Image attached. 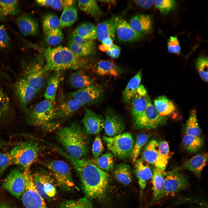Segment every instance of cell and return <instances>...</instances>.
I'll list each match as a JSON object with an SVG mask.
<instances>
[{"instance_id": "1", "label": "cell", "mask_w": 208, "mask_h": 208, "mask_svg": "<svg viewBox=\"0 0 208 208\" xmlns=\"http://www.w3.org/2000/svg\"><path fill=\"white\" fill-rule=\"evenodd\" d=\"M53 148L62 155L72 164L79 176L82 189L90 199H100L106 194L109 175L98 167L91 161L84 158L77 159L69 155L63 150L55 145Z\"/></svg>"}, {"instance_id": "2", "label": "cell", "mask_w": 208, "mask_h": 208, "mask_svg": "<svg viewBox=\"0 0 208 208\" xmlns=\"http://www.w3.org/2000/svg\"><path fill=\"white\" fill-rule=\"evenodd\" d=\"M86 131L76 123L60 130L57 134L58 141L70 156L77 159L83 158L88 149Z\"/></svg>"}, {"instance_id": "3", "label": "cell", "mask_w": 208, "mask_h": 208, "mask_svg": "<svg viewBox=\"0 0 208 208\" xmlns=\"http://www.w3.org/2000/svg\"><path fill=\"white\" fill-rule=\"evenodd\" d=\"M44 55L46 60L44 69L47 72L80 69L88 64V61L82 57L76 56L68 47L62 46L46 49Z\"/></svg>"}, {"instance_id": "4", "label": "cell", "mask_w": 208, "mask_h": 208, "mask_svg": "<svg viewBox=\"0 0 208 208\" xmlns=\"http://www.w3.org/2000/svg\"><path fill=\"white\" fill-rule=\"evenodd\" d=\"M54 102L45 99L36 105L29 113L30 123L46 131H53L58 127L60 123L57 118Z\"/></svg>"}, {"instance_id": "5", "label": "cell", "mask_w": 208, "mask_h": 208, "mask_svg": "<svg viewBox=\"0 0 208 208\" xmlns=\"http://www.w3.org/2000/svg\"><path fill=\"white\" fill-rule=\"evenodd\" d=\"M40 147L36 142L29 140L15 146L10 153L12 163L21 166L24 171H30L31 165L39 156Z\"/></svg>"}, {"instance_id": "6", "label": "cell", "mask_w": 208, "mask_h": 208, "mask_svg": "<svg viewBox=\"0 0 208 208\" xmlns=\"http://www.w3.org/2000/svg\"><path fill=\"white\" fill-rule=\"evenodd\" d=\"M24 78L37 92L44 87L46 80L47 73L44 69L43 60L40 56L23 63Z\"/></svg>"}, {"instance_id": "7", "label": "cell", "mask_w": 208, "mask_h": 208, "mask_svg": "<svg viewBox=\"0 0 208 208\" xmlns=\"http://www.w3.org/2000/svg\"><path fill=\"white\" fill-rule=\"evenodd\" d=\"M107 149L118 158L124 159L131 157L135 143L133 136L128 132L122 133L113 137H103Z\"/></svg>"}, {"instance_id": "8", "label": "cell", "mask_w": 208, "mask_h": 208, "mask_svg": "<svg viewBox=\"0 0 208 208\" xmlns=\"http://www.w3.org/2000/svg\"><path fill=\"white\" fill-rule=\"evenodd\" d=\"M44 164L51 172L57 185L61 189L68 191L73 188L74 184L71 171L66 162L61 160H54Z\"/></svg>"}, {"instance_id": "9", "label": "cell", "mask_w": 208, "mask_h": 208, "mask_svg": "<svg viewBox=\"0 0 208 208\" xmlns=\"http://www.w3.org/2000/svg\"><path fill=\"white\" fill-rule=\"evenodd\" d=\"M167 118L160 115L150 101L144 111L134 119L135 127L139 129H155L166 122Z\"/></svg>"}, {"instance_id": "10", "label": "cell", "mask_w": 208, "mask_h": 208, "mask_svg": "<svg viewBox=\"0 0 208 208\" xmlns=\"http://www.w3.org/2000/svg\"><path fill=\"white\" fill-rule=\"evenodd\" d=\"M27 171H22L18 169H14L3 182V187L17 198L21 196L25 190Z\"/></svg>"}, {"instance_id": "11", "label": "cell", "mask_w": 208, "mask_h": 208, "mask_svg": "<svg viewBox=\"0 0 208 208\" xmlns=\"http://www.w3.org/2000/svg\"><path fill=\"white\" fill-rule=\"evenodd\" d=\"M163 172L165 195L173 196L188 188L189 183L187 179L177 170Z\"/></svg>"}, {"instance_id": "12", "label": "cell", "mask_w": 208, "mask_h": 208, "mask_svg": "<svg viewBox=\"0 0 208 208\" xmlns=\"http://www.w3.org/2000/svg\"><path fill=\"white\" fill-rule=\"evenodd\" d=\"M26 187L22 197L26 208H47L44 199L36 189L33 182V175L30 171H27Z\"/></svg>"}, {"instance_id": "13", "label": "cell", "mask_w": 208, "mask_h": 208, "mask_svg": "<svg viewBox=\"0 0 208 208\" xmlns=\"http://www.w3.org/2000/svg\"><path fill=\"white\" fill-rule=\"evenodd\" d=\"M33 182L36 190L44 199L55 196L56 190L53 178L46 171L42 170L33 175Z\"/></svg>"}, {"instance_id": "14", "label": "cell", "mask_w": 208, "mask_h": 208, "mask_svg": "<svg viewBox=\"0 0 208 208\" xmlns=\"http://www.w3.org/2000/svg\"><path fill=\"white\" fill-rule=\"evenodd\" d=\"M103 93L101 87L92 85L70 93L69 97L79 101L84 105L99 101L101 98Z\"/></svg>"}, {"instance_id": "15", "label": "cell", "mask_w": 208, "mask_h": 208, "mask_svg": "<svg viewBox=\"0 0 208 208\" xmlns=\"http://www.w3.org/2000/svg\"><path fill=\"white\" fill-rule=\"evenodd\" d=\"M81 122L86 132L90 134H99L104 128V118L103 116L87 108H85Z\"/></svg>"}, {"instance_id": "16", "label": "cell", "mask_w": 208, "mask_h": 208, "mask_svg": "<svg viewBox=\"0 0 208 208\" xmlns=\"http://www.w3.org/2000/svg\"><path fill=\"white\" fill-rule=\"evenodd\" d=\"M120 41L127 42L140 39L142 35L134 31L129 23L119 16L116 18L115 35Z\"/></svg>"}, {"instance_id": "17", "label": "cell", "mask_w": 208, "mask_h": 208, "mask_svg": "<svg viewBox=\"0 0 208 208\" xmlns=\"http://www.w3.org/2000/svg\"><path fill=\"white\" fill-rule=\"evenodd\" d=\"M125 128L124 122L115 113L109 109L106 112L104 128L108 137L114 136L122 133Z\"/></svg>"}, {"instance_id": "18", "label": "cell", "mask_w": 208, "mask_h": 208, "mask_svg": "<svg viewBox=\"0 0 208 208\" xmlns=\"http://www.w3.org/2000/svg\"><path fill=\"white\" fill-rule=\"evenodd\" d=\"M150 101L147 91L143 85H140L130 102L131 114L133 119L144 111Z\"/></svg>"}, {"instance_id": "19", "label": "cell", "mask_w": 208, "mask_h": 208, "mask_svg": "<svg viewBox=\"0 0 208 208\" xmlns=\"http://www.w3.org/2000/svg\"><path fill=\"white\" fill-rule=\"evenodd\" d=\"M15 88L21 106L23 109H26L27 104L33 98L37 92L24 78L17 81Z\"/></svg>"}, {"instance_id": "20", "label": "cell", "mask_w": 208, "mask_h": 208, "mask_svg": "<svg viewBox=\"0 0 208 208\" xmlns=\"http://www.w3.org/2000/svg\"><path fill=\"white\" fill-rule=\"evenodd\" d=\"M83 106L79 101L68 97L56 107L57 119L64 120L69 118Z\"/></svg>"}, {"instance_id": "21", "label": "cell", "mask_w": 208, "mask_h": 208, "mask_svg": "<svg viewBox=\"0 0 208 208\" xmlns=\"http://www.w3.org/2000/svg\"><path fill=\"white\" fill-rule=\"evenodd\" d=\"M134 172L140 189L143 190L145 188L147 181L152 177L151 169L148 163L140 158L135 161Z\"/></svg>"}, {"instance_id": "22", "label": "cell", "mask_w": 208, "mask_h": 208, "mask_svg": "<svg viewBox=\"0 0 208 208\" xmlns=\"http://www.w3.org/2000/svg\"><path fill=\"white\" fill-rule=\"evenodd\" d=\"M16 23L20 32L24 36L34 35L38 32V23L30 14H24L20 15L16 19Z\"/></svg>"}, {"instance_id": "23", "label": "cell", "mask_w": 208, "mask_h": 208, "mask_svg": "<svg viewBox=\"0 0 208 208\" xmlns=\"http://www.w3.org/2000/svg\"><path fill=\"white\" fill-rule=\"evenodd\" d=\"M129 23L134 31L142 34L150 32L153 26L151 17L148 15L142 14L134 16Z\"/></svg>"}, {"instance_id": "24", "label": "cell", "mask_w": 208, "mask_h": 208, "mask_svg": "<svg viewBox=\"0 0 208 208\" xmlns=\"http://www.w3.org/2000/svg\"><path fill=\"white\" fill-rule=\"evenodd\" d=\"M116 16H113L97 25L96 27V37L99 41L101 42L107 38H110L114 40Z\"/></svg>"}, {"instance_id": "25", "label": "cell", "mask_w": 208, "mask_h": 208, "mask_svg": "<svg viewBox=\"0 0 208 208\" xmlns=\"http://www.w3.org/2000/svg\"><path fill=\"white\" fill-rule=\"evenodd\" d=\"M208 153H203L195 156L184 162L181 168L194 172L199 176L208 160Z\"/></svg>"}, {"instance_id": "26", "label": "cell", "mask_w": 208, "mask_h": 208, "mask_svg": "<svg viewBox=\"0 0 208 208\" xmlns=\"http://www.w3.org/2000/svg\"><path fill=\"white\" fill-rule=\"evenodd\" d=\"M153 196L155 201L160 200L165 195L164 176L163 171L155 168L153 171L151 177Z\"/></svg>"}, {"instance_id": "27", "label": "cell", "mask_w": 208, "mask_h": 208, "mask_svg": "<svg viewBox=\"0 0 208 208\" xmlns=\"http://www.w3.org/2000/svg\"><path fill=\"white\" fill-rule=\"evenodd\" d=\"M68 80L72 87L79 89L92 86L94 82L92 77L81 70L71 74Z\"/></svg>"}, {"instance_id": "28", "label": "cell", "mask_w": 208, "mask_h": 208, "mask_svg": "<svg viewBox=\"0 0 208 208\" xmlns=\"http://www.w3.org/2000/svg\"><path fill=\"white\" fill-rule=\"evenodd\" d=\"M95 71L101 76L108 75L117 77L121 73L119 67L113 62L108 60H101L96 64Z\"/></svg>"}, {"instance_id": "29", "label": "cell", "mask_w": 208, "mask_h": 208, "mask_svg": "<svg viewBox=\"0 0 208 208\" xmlns=\"http://www.w3.org/2000/svg\"><path fill=\"white\" fill-rule=\"evenodd\" d=\"M158 144L155 140H150L144 147L142 154L141 158L155 168L157 166Z\"/></svg>"}, {"instance_id": "30", "label": "cell", "mask_w": 208, "mask_h": 208, "mask_svg": "<svg viewBox=\"0 0 208 208\" xmlns=\"http://www.w3.org/2000/svg\"><path fill=\"white\" fill-rule=\"evenodd\" d=\"M141 73L140 70L132 77L123 91L122 97L123 100L125 103H130L132 98L135 94L141 80Z\"/></svg>"}, {"instance_id": "31", "label": "cell", "mask_w": 208, "mask_h": 208, "mask_svg": "<svg viewBox=\"0 0 208 208\" xmlns=\"http://www.w3.org/2000/svg\"><path fill=\"white\" fill-rule=\"evenodd\" d=\"M154 107L159 114L165 116L170 115L175 109L174 103L165 96H159L154 101Z\"/></svg>"}, {"instance_id": "32", "label": "cell", "mask_w": 208, "mask_h": 208, "mask_svg": "<svg viewBox=\"0 0 208 208\" xmlns=\"http://www.w3.org/2000/svg\"><path fill=\"white\" fill-rule=\"evenodd\" d=\"M157 166V169L164 171L171 156L168 143L164 140L159 142Z\"/></svg>"}, {"instance_id": "33", "label": "cell", "mask_w": 208, "mask_h": 208, "mask_svg": "<svg viewBox=\"0 0 208 208\" xmlns=\"http://www.w3.org/2000/svg\"><path fill=\"white\" fill-rule=\"evenodd\" d=\"M20 11L18 1L0 0V20H4L9 16L17 14Z\"/></svg>"}, {"instance_id": "34", "label": "cell", "mask_w": 208, "mask_h": 208, "mask_svg": "<svg viewBox=\"0 0 208 208\" xmlns=\"http://www.w3.org/2000/svg\"><path fill=\"white\" fill-rule=\"evenodd\" d=\"M116 179L120 183L125 185L130 184L132 179V174L130 166L125 163L118 164L114 170Z\"/></svg>"}, {"instance_id": "35", "label": "cell", "mask_w": 208, "mask_h": 208, "mask_svg": "<svg viewBox=\"0 0 208 208\" xmlns=\"http://www.w3.org/2000/svg\"><path fill=\"white\" fill-rule=\"evenodd\" d=\"M60 71H55L49 78L44 94L45 99L54 101L60 79Z\"/></svg>"}, {"instance_id": "36", "label": "cell", "mask_w": 208, "mask_h": 208, "mask_svg": "<svg viewBox=\"0 0 208 208\" xmlns=\"http://www.w3.org/2000/svg\"><path fill=\"white\" fill-rule=\"evenodd\" d=\"M91 159L99 168L106 172L112 170L114 167V157L111 152H106L96 159Z\"/></svg>"}, {"instance_id": "37", "label": "cell", "mask_w": 208, "mask_h": 208, "mask_svg": "<svg viewBox=\"0 0 208 208\" xmlns=\"http://www.w3.org/2000/svg\"><path fill=\"white\" fill-rule=\"evenodd\" d=\"M78 5L81 10L90 14L96 19H99L102 16V11L96 1L79 0Z\"/></svg>"}, {"instance_id": "38", "label": "cell", "mask_w": 208, "mask_h": 208, "mask_svg": "<svg viewBox=\"0 0 208 208\" xmlns=\"http://www.w3.org/2000/svg\"><path fill=\"white\" fill-rule=\"evenodd\" d=\"M77 12L75 5L63 8L60 19L61 28L72 26L77 20Z\"/></svg>"}, {"instance_id": "39", "label": "cell", "mask_w": 208, "mask_h": 208, "mask_svg": "<svg viewBox=\"0 0 208 208\" xmlns=\"http://www.w3.org/2000/svg\"><path fill=\"white\" fill-rule=\"evenodd\" d=\"M183 144L185 148L190 153L199 150L203 144V139L199 136L185 134L182 139Z\"/></svg>"}, {"instance_id": "40", "label": "cell", "mask_w": 208, "mask_h": 208, "mask_svg": "<svg viewBox=\"0 0 208 208\" xmlns=\"http://www.w3.org/2000/svg\"><path fill=\"white\" fill-rule=\"evenodd\" d=\"M74 33L86 40L92 41L97 38L96 27L90 23L81 24L75 29Z\"/></svg>"}, {"instance_id": "41", "label": "cell", "mask_w": 208, "mask_h": 208, "mask_svg": "<svg viewBox=\"0 0 208 208\" xmlns=\"http://www.w3.org/2000/svg\"><path fill=\"white\" fill-rule=\"evenodd\" d=\"M186 134L199 136L201 133V129L198 124L195 109L192 110L187 120L185 126Z\"/></svg>"}, {"instance_id": "42", "label": "cell", "mask_w": 208, "mask_h": 208, "mask_svg": "<svg viewBox=\"0 0 208 208\" xmlns=\"http://www.w3.org/2000/svg\"><path fill=\"white\" fill-rule=\"evenodd\" d=\"M69 48L72 53L76 57H82L92 54L94 49L86 47L74 41L70 37L68 42Z\"/></svg>"}, {"instance_id": "43", "label": "cell", "mask_w": 208, "mask_h": 208, "mask_svg": "<svg viewBox=\"0 0 208 208\" xmlns=\"http://www.w3.org/2000/svg\"><path fill=\"white\" fill-rule=\"evenodd\" d=\"M60 28H61L60 20L57 16L49 14L45 16L42 21V28L45 34Z\"/></svg>"}, {"instance_id": "44", "label": "cell", "mask_w": 208, "mask_h": 208, "mask_svg": "<svg viewBox=\"0 0 208 208\" xmlns=\"http://www.w3.org/2000/svg\"><path fill=\"white\" fill-rule=\"evenodd\" d=\"M59 208H94L90 200L86 197L63 202Z\"/></svg>"}, {"instance_id": "45", "label": "cell", "mask_w": 208, "mask_h": 208, "mask_svg": "<svg viewBox=\"0 0 208 208\" xmlns=\"http://www.w3.org/2000/svg\"><path fill=\"white\" fill-rule=\"evenodd\" d=\"M149 138L148 135L144 133L140 134L137 136L130 157L133 161L135 162L138 159L141 151L147 143Z\"/></svg>"}, {"instance_id": "46", "label": "cell", "mask_w": 208, "mask_h": 208, "mask_svg": "<svg viewBox=\"0 0 208 208\" xmlns=\"http://www.w3.org/2000/svg\"><path fill=\"white\" fill-rule=\"evenodd\" d=\"M196 66L202 79L208 81V59L204 56L199 57L196 62Z\"/></svg>"}, {"instance_id": "47", "label": "cell", "mask_w": 208, "mask_h": 208, "mask_svg": "<svg viewBox=\"0 0 208 208\" xmlns=\"http://www.w3.org/2000/svg\"><path fill=\"white\" fill-rule=\"evenodd\" d=\"M46 35V42L48 44L52 46L59 44L63 38V35L61 28L51 31Z\"/></svg>"}, {"instance_id": "48", "label": "cell", "mask_w": 208, "mask_h": 208, "mask_svg": "<svg viewBox=\"0 0 208 208\" xmlns=\"http://www.w3.org/2000/svg\"><path fill=\"white\" fill-rule=\"evenodd\" d=\"M175 3V1L172 0H153V4L164 14H167L172 9Z\"/></svg>"}, {"instance_id": "49", "label": "cell", "mask_w": 208, "mask_h": 208, "mask_svg": "<svg viewBox=\"0 0 208 208\" xmlns=\"http://www.w3.org/2000/svg\"><path fill=\"white\" fill-rule=\"evenodd\" d=\"M10 108V99L0 87V117L5 116Z\"/></svg>"}, {"instance_id": "50", "label": "cell", "mask_w": 208, "mask_h": 208, "mask_svg": "<svg viewBox=\"0 0 208 208\" xmlns=\"http://www.w3.org/2000/svg\"><path fill=\"white\" fill-rule=\"evenodd\" d=\"M104 147L101 138L99 135L95 138L92 147V152L94 159H96L102 154Z\"/></svg>"}, {"instance_id": "51", "label": "cell", "mask_w": 208, "mask_h": 208, "mask_svg": "<svg viewBox=\"0 0 208 208\" xmlns=\"http://www.w3.org/2000/svg\"><path fill=\"white\" fill-rule=\"evenodd\" d=\"M10 39L7 31L2 25H0V49H4L9 47Z\"/></svg>"}, {"instance_id": "52", "label": "cell", "mask_w": 208, "mask_h": 208, "mask_svg": "<svg viewBox=\"0 0 208 208\" xmlns=\"http://www.w3.org/2000/svg\"><path fill=\"white\" fill-rule=\"evenodd\" d=\"M12 164L10 153L0 152V174Z\"/></svg>"}, {"instance_id": "53", "label": "cell", "mask_w": 208, "mask_h": 208, "mask_svg": "<svg viewBox=\"0 0 208 208\" xmlns=\"http://www.w3.org/2000/svg\"><path fill=\"white\" fill-rule=\"evenodd\" d=\"M168 49L171 53L179 54L181 47L178 39L175 37L170 36L167 43Z\"/></svg>"}, {"instance_id": "54", "label": "cell", "mask_w": 208, "mask_h": 208, "mask_svg": "<svg viewBox=\"0 0 208 208\" xmlns=\"http://www.w3.org/2000/svg\"><path fill=\"white\" fill-rule=\"evenodd\" d=\"M70 37L74 41L82 46L95 49V44L92 41L85 39L74 33L71 34Z\"/></svg>"}, {"instance_id": "55", "label": "cell", "mask_w": 208, "mask_h": 208, "mask_svg": "<svg viewBox=\"0 0 208 208\" xmlns=\"http://www.w3.org/2000/svg\"><path fill=\"white\" fill-rule=\"evenodd\" d=\"M107 54L112 58H116L119 57L120 53V48L113 44L109 47H106L105 51Z\"/></svg>"}, {"instance_id": "56", "label": "cell", "mask_w": 208, "mask_h": 208, "mask_svg": "<svg viewBox=\"0 0 208 208\" xmlns=\"http://www.w3.org/2000/svg\"><path fill=\"white\" fill-rule=\"evenodd\" d=\"M134 3L137 5L144 9H148L150 8L153 5V0H135Z\"/></svg>"}, {"instance_id": "57", "label": "cell", "mask_w": 208, "mask_h": 208, "mask_svg": "<svg viewBox=\"0 0 208 208\" xmlns=\"http://www.w3.org/2000/svg\"><path fill=\"white\" fill-rule=\"evenodd\" d=\"M51 6L55 10H61L63 7V0H53Z\"/></svg>"}, {"instance_id": "58", "label": "cell", "mask_w": 208, "mask_h": 208, "mask_svg": "<svg viewBox=\"0 0 208 208\" xmlns=\"http://www.w3.org/2000/svg\"><path fill=\"white\" fill-rule=\"evenodd\" d=\"M53 1L52 0H38L36 1V2L42 6L49 7L51 6Z\"/></svg>"}, {"instance_id": "59", "label": "cell", "mask_w": 208, "mask_h": 208, "mask_svg": "<svg viewBox=\"0 0 208 208\" xmlns=\"http://www.w3.org/2000/svg\"><path fill=\"white\" fill-rule=\"evenodd\" d=\"M114 40L110 38H106L101 42L102 44L107 47H109L114 44Z\"/></svg>"}, {"instance_id": "60", "label": "cell", "mask_w": 208, "mask_h": 208, "mask_svg": "<svg viewBox=\"0 0 208 208\" xmlns=\"http://www.w3.org/2000/svg\"><path fill=\"white\" fill-rule=\"evenodd\" d=\"M76 1L72 0H63V8L68 6L75 5Z\"/></svg>"}, {"instance_id": "61", "label": "cell", "mask_w": 208, "mask_h": 208, "mask_svg": "<svg viewBox=\"0 0 208 208\" xmlns=\"http://www.w3.org/2000/svg\"><path fill=\"white\" fill-rule=\"evenodd\" d=\"M97 1L103 3L112 4L113 5L115 4L116 3V1L115 0H99Z\"/></svg>"}, {"instance_id": "62", "label": "cell", "mask_w": 208, "mask_h": 208, "mask_svg": "<svg viewBox=\"0 0 208 208\" xmlns=\"http://www.w3.org/2000/svg\"><path fill=\"white\" fill-rule=\"evenodd\" d=\"M0 208H13L9 205L5 204H0Z\"/></svg>"}, {"instance_id": "63", "label": "cell", "mask_w": 208, "mask_h": 208, "mask_svg": "<svg viewBox=\"0 0 208 208\" xmlns=\"http://www.w3.org/2000/svg\"><path fill=\"white\" fill-rule=\"evenodd\" d=\"M206 208V207H199V208Z\"/></svg>"}]
</instances>
